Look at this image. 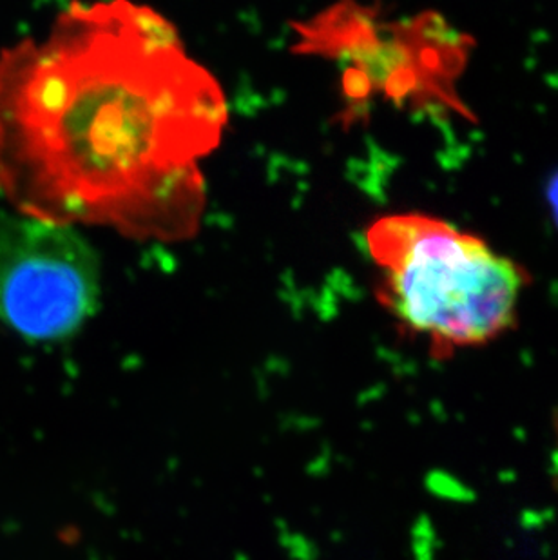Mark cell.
Returning a JSON list of instances; mask_svg holds the SVG:
<instances>
[{"label":"cell","instance_id":"cell-1","mask_svg":"<svg viewBox=\"0 0 558 560\" xmlns=\"http://www.w3.org/2000/svg\"><path fill=\"white\" fill-rule=\"evenodd\" d=\"M220 84L148 5L73 2L0 55V189L16 212L132 240L200 231V159L222 140Z\"/></svg>","mask_w":558,"mask_h":560},{"label":"cell","instance_id":"cell-2","mask_svg":"<svg viewBox=\"0 0 558 560\" xmlns=\"http://www.w3.org/2000/svg\"><path fill=\"white\" fill-rule=\"evenodd\" d=\"M367 244L380 302L435 360L490 347L519 322L530 275L488 242L427 214L375 220Z\"/></svg>","mask_w":558,"mask_h":560},{"label":"cell","instance_id":"cell-3","mask_svg":"<svg viewBox=\"0 0 558 560\" xmlns=\"http://www.w3.org/2000/svg\"><path fill=\"white\" fill-rule=\"evenodd\" d=\"M101 265L73 228L0 214V319L30 341H60L98 307Z\"/></svg>","mask_w":558,"mask_h":560},{"label":"cell","instance_id":"cell-4","mask_svg":"<svg viewBox=\"0 0 558 560\" xmlns=\"http://www.w3.org/2000/svg\"><path fill=\"white\" fill-rule=\"evenodd\" d=\"M549 200H551V206H554L555 218H557L558 222V176L555 178L554 184H551V189H549Z\"/></svg>","mask_w":558,"mask_h":560}]
</instances>
